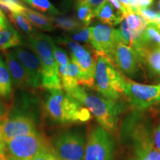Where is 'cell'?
<instances>
[{
    "mask_svg": "<svg viewBox=\"0 0 160 160\" xmlns=\"http://www.w3.org/2000/svg\"><path fill=\"white\" fill-rule=\"evenodd\" d=\"M66 93L88 110L104 129L111 134L117 132L119 117L124 110L122 103L91 93L79 85Z\"/></svg>",
    "mask_w": 160,
    "mask_h": 160,
    "instance_id": "1",
    "label": "cell"
},
{
    "mask_svg": "<svg viewBox=\"0 0 160 160\" xmlns=\"http://www.w3.org/2000/svg\"><path fill=\"white\" fill-rule=\"evenodd\" d=\"M44 111L49 119L59 124L85 122L92 118L88 110L62 89L49 91Z\"/></svg>",
    "mask_w": 160,
    "mask_h": 160,
    "instance_id": "2",
    "label": "cell"
},
{
    "mask_svg": "<svg viewBox=\"0 0 160 160\" xmlns=\"http://www.w3.org/2000/svg\"><path fill=\"white\" fill-rule=\"evenodd\" d=\"M30 47L41 62L42 88L48 91L62 89L58 65L53 57V40L48 35L34 32L28 36Z\"/></svg>",
    "mask_w": 160,
    "mask_h": 160,
    "instance_id": "3",
    "label": "cell"
},
{
    "mask_svg": "<svg viewBox=\"0 0 160 160\" xmlns=\"http://www.w3.org/2000/svg\"><path fill=\"white\" fill-rule=\"evenodd\" d=\"M125 77L111 60L97 53L93 90L106 99L119 101L125 91Z\"/></svg>",
    "mask_w": 160,
    "mask_h": 160,
    "instance_id": "4",
    "label": "cell"
},
{
    "mask_svg": "<svg viewBox=\"0 0 160 160\" xmlns=\"http://www.w3.org/2000/svg\"><path fill=\"white\" fill-rule=\"evenodd\" d=\"M60 43L68 48L71 61L79 68L82 76L81 85L88 88L93 89L94 73L97 53L91 45H82L77 42L65 37L59 39Z\"/></svg>",
    "mask_w": 160,
    "mask_h": 160,
    "instance_id": "5",
    "label": "cell"
},
{
    "mask_svg": "<svg viewBox=\"0 0 160 160\" xmlns=\"http://www.w3.org/2000/svg\"><path fill=\"white\" fill-rule=\"evenodd\" d=\"M51 148L45 136L39 132L20 136L5 142L8 160H28Z\"/></svg>",
    "mask_w": 160,
    "mask_h": 160,
    "instance_id": "6",
    "label": "cell"
},
{
    "mask_svg": "<svg viewBox=\"0 0 160 160\" xmlns=\"http://www.w3.org/2000/svg\"><path fill=\"white\" fill-rule=\"evenodd\" d=\"M123 130L131 137L139 160L157 148L148 123L138 113H133L128 118L123 125Z\"/></svg>",
    "mask_w": 160,
    "mask_h": 160,
    "instance_id": "7",
    "label": "cell"
},
{
    "mask_svg": "<svg viewBox=\"0 0 160 160\" xmlns=\"http://www.w3.org/2000/svg\"><path fill=\"white\" fill-rule=\"evenodd\" d=\"M125 80L123 95L136 111H145L153 105H160V83L140 84L126 77Z\"/></svg>",
    "mask_w": 160,
    "mask_h": 160,
    "instance_id": "8",
    "label": "cell"
},
{
    "mask_svg": "<svg viewBox=\"0 0 160 160\" xmlns=\"http://www.w3.org/2000/svg\"><path fill=\"white\" fill-rule=\"evenodd\" d=\"M86 142L82 133L68 131L55 138L53 149L59 160H84Z\"/></svg>",
    "mask_w": 160,
    "mask_h": 160,
    "instance_id": "9",
    "label": "cell"
},
{
    "mask_svg": "<svg viewBox=\"0 0 160 160\" xmlns=\"http://www.w3.org/2000/svg\"><path fill=\"white\" fill-rule=\"evenodd\" d=\"M114 142L112 134L100 125L90 131L84 160H113Z\"/></svg>",
    "mask_w": 160,
    "mask_h": 160,
    "instance_id": "10",
    "label": "cell"
},
{
    "mask_svg": "<svg viewBox=\"0 0 160 160\" xmlns=\"http://www.w3.org/2000/svg\"><path fill=\"white\" fill-rule=\"evenodd\" d=\"M122 41L118 29L104 24L91 27L90 45L99 55L111 59L118 42Z\"/></svg>",
    "mask_w": 160,
    "mask_h": 160,
    "instance_id": "11",
    "label": "cell"
},
{
    "mask_svg": "<svg viewBox=\"0 0 160 160\" xmlns=\"http://www.w3.org/2000/svg\"><path fill=\"white\" fill-rule=\"evenodd\" d=\"M131 48L136 58L150 77L160 79V46L137 39Z\"/></svg>",
    "mask_w": 160,
    "mask_h": 160,
    "instance_id": "12",
    "label": "cell"
},
{
    "mask_svg": "<svg viewBox=\"0 0 160 160\" xmlns=\"http://www.w3.org/2000/svg\"><path fill=\"white\" fill-rule=\"evenodd\" d=\"M37 132L34 120L25 114L8 117L0 122V133L4 142L20 136L32 134Z\"/></svg>",
    "mask_w": 160,
    "mask_h": 160,
    "instance_id": "13",
    "label": "cell"
},
{
    "mask_svg": "<svg viewBox=\"0 0 160 160\" xmlns=\"http://www.w3.org/2000/svg\"><path fill=\"white\" fill-rule=\"evenodd\" d=\"M110 60L125 77L129 79L137 77L142 69L131 48L121 40L116 45Z\"/></svg>",
    "mask_w": 160,
    "mask_h": 160,
    "instance_id": "14",
    "label": "cell"
},
{
    "mask_svg": "<svg viewBox=\"0 0 160 160\" xmlns=\"http://www.w3.org/2000/svg\"><path fill=\"white\" fill-rule=\"evenodd\" d=\"M12 51L28 75L31 88H42L41 62L37 53L33 50L31 51L21 46L15 48Z\"/></svg>",
    "mask_w": 160,
    "mask_h": 160,
    "instance_id": "15",
    "label": "cell"
},
{
    "mask_svg": "<svg viewBox=\"0 0 160 160\" xmlns=\"http://www.w3.org/2000/svg\"><path fill=\"white\" fill-rule=\"evenodd\" d=\"M6 65L11 73L12 82L16 87L26 88H31L30 78L26 73L25 68L18 59L16 57L12 51H5V52Z\"/></svg>",
    "mask_w": 160,
    "mask_h": 160,
    "instance_id": "16",
    "label": "cell"
},
{
    "mask_svg": "<svg viewBox=\"0 0 160 160\" xmlns=\"http://www.w3.org/2000/svg\"><path fill=\"white\" fill-rule=\"evenodd\" d=\"M58 70L62 86L65 92L81 85L82 76L79 68L71 60L65 67H58Z\"/></svg>",
    "mask_w": 160,
    "mask_h": 160,
    "instance_id": "17",
    "label": "cell"
},
{
    "mask_svg": "<svg viewBox=\"0 0 160 160\" xmlns=\"http://www.w3.org/2000/svg\"><path fill=\"white\" fill-rule=\"evenodd\" d=\"M94 15L102 23L112 28L121 23L124 19L122 15L117 12L115 13L114 8L109 2L108 0H106L105 2L95 10Z\"/></svg>",
    "mask_w": 160,
    "mask_h": 160,
    "instance_id": "18",
    "label": "cell"
},
{
    "mask_svg": "<svg viewBox=\"0 0 160 160\" xmlns=\"http://www.w3.org/2000/svg\"><path fill=\"white\" fill-rule=\"evenodd\" d=\"M22 42V38L18 31L9 22L5 28L0 31V50H6L19 47Z\"/></svg>",
    "mask_w": 160,
    "mask_h": 160,
    "instance_id": "19",
    "label": "cell"
},
{
    "mask_svg": "<svg viewBox=\"0 0 160 160\" xmlns=\"http://www.w3.org/2000/svg\"><path fill=\"white\" fill-rule=\"evenodd\" d=\"M22 14L27 18L28 20L37 28L44 31H52L54 29L53 24H52L51 17L41 14L37 11L33 10L26 8L23 11Z\"/></svg>",
    "mask_w": 160,
    "mask_h": 160,
    "instance_id": "20",
    "label": "cell"
},
{
    "mask_svg": "<svg viewBox=\"0 0 160 160\" xmlns=\"http://www.w3.org/2000/svg\"><path fill=\"white\" fill-rule=\"evenodd\" d=\"M13 82L6 63L0 57V97L9 99L13 96Z\"/></svg>",
    "mask_w": 160,
    "mask_h": 160,
    "instance_id": "21",
    "label": "cell"
},
{
    "mask_svg": "<svg viewBox=\"0 0 160 160\" xmlns=\"http://www.w3.org/2000/svg\"><path fill=\"white\" fill-rule=\"evenodd\" d=\"M122 17L127 22L130 31L133 33L135 40H137L145 30L148 23L139 14L133 11L127 12Z\"/></svg>",
    "mask_w": 160,
    "mask_h": 160,
    "instance_id": "22",
    "label": "cell"
},
{
    "mask_svg": "<svg viewBox=\"0 0 160 160\" xmlns=\"http://www.w3.org/2000/svg\"><path fill=\"white\" fill-rule=\"evenodd\" d=\"M54 28H59L67 32H73L85 28L78 19L66 17H51Z\"/></svg>",
    "mask_w": 160,
    "mask_h": 160,
    "instance_id": "23",
    "label": "cell"
},
{
    "mask_svg": "<svg viewBox=\"0 0 160 160\" xmlns=\"http://www.w3.org/2000/svg\"><path fill=\"white\" fill-rule=\"evenodd\" d=\"M76 11L78 20L85 27H89L93 18H95L94 11L88 5L82 2L76 3Z\"/></svg>",
    "mask_w": 160,
    "mask_h": 160,
    "instance_id": "24",
    "label": "cell"
},
{
    "mask_svg": "<svg viewBox=\"0 0 160 160\" xmlns=\"http://www.w3.org/2000/svg\"><path fill=\"white\" fill-rule=\"evenodd\" d=\"M8 17L12 23L14 24L18 28L25 33L26 34L29 36L34 33L31 22L22 13H9Z\"/></svg>",
    "mask_w": 160,
    "mask_h": 160,
    "instance_id": "25",
    "label": "cell"
},
{
    "mask_svg": "<svg viewBox=\"0 0 160 160\" xmlns=\"http://www.w3.org/2000/svg\"><path fill=\"white\" fill-rule=\"evenodd\" d=\"M138 39L160 46V29L153 24H148Z\"/></svg>",
    "mask_w": 160,
    "mask_h": 160,
    "instance_id": "26",
    "label": "cell"
},
{
    "mask_svg": "<svg viewBox=\"0 0 160 160\" xmlns=\"http://www.w3.org/2000/svg\"><path fill=\"white\" fill-rule=\"evenodd\" d=\"M38 11L52 15L59 14V12L49 0H22Z\"/></svg>",
    "mask_w": 160,
    "mask_h": 160,
    "instance_id": "27",
    "label": "cell"
},
{
    "mask_svg": "<svg viewBox=\"0 0 160 160\" xmlns=\"http://www.w3.org/2000/svg\"><path fill=\"white\" fill-rule=\"evenodd\" d=\"M68 39L73 41L80 42L90 44V39H91V27H85L83 28L78 30V31L70 32Z\"/></svg>",
    "mask_w": 160,
    "mask_h": 160,
    "instance_id": "28",
    "label": "cell"
},
{
    "mask_svg": "<svg viewBox=\"0 0 160 160\" xmlns=\"http://www.w3.org/2000/svg\"><path fill=\"white\" fill-rule=\"evenodd\" d=\"M0 7L13 13H22L26 8L18 0H0Z\"/></svg>",
    "mask_w": 160,
    "mask_h": 160,
    "instance_id": "29",
    "label": "cell"
},
{
    "mask_svg": "<svg viewBox=\"0 0 160 160\" xmlns=\"http://www.w3.org/2000/svg\"><path fill=\"white\" fill-rule=\"evenodd\" d=\"M118 31H119V33L123 43L131 47L132 43L135 41V38L133 37V33H131V31H130L127 22L125 19H123L122 22L120 23V27L119 29H118Z\"/></svg>",
    "mask_w": 160,
    "mask_h": 160,
    "instance_id": "30",
    "label": "cell"
},
{
    "mask_svg": "<svg viewBox=\"0 0 160 160\" xmlns=\"http://www.w3.org/2000/svg\"><path fill=\"white\" fill-rule=\"evenodd\" d=\"M53 57L58 67H65L71 62L65 51L55 45H53Z\"/></svg>",
    "mask_w": 160,
    "mask_h": 160,
    "instance_id": "31",
    "label": "cell"
},
{
    "mask_svg": "<svg viewBox=\"0 0 160 160\" xmlns=\"http://www.w3.org/2000/svg\"><path fill=\"white\" fill-rule=\"evenodd\" d=\"M137 13L145 20L148 25V24L156 25L158 21V18H159V13L148 8H140Z\"/></svg>",
    "mask_w": 160,
    "mask_h": 160,
    "instance_id": "32",
    "label": "cell"
},
{
    "mask_svg": "<svg viewBox=\"0 0 160 160\" xmlns=\"http://www.w3.org/2000/svg\"><path fill=\"white\" fill-rule=\"evenodd\" d=\"M56 154L53 151V148H51L41 152L38 155L28 160H54Z\"/></svg>",
    "mask_w": 160,
    "mask_h": 160,
    "instance_id": "33",
    "label": "cell"
},
{
    "mask_svg": "<svg viewBox=\"0 0 160 160\" xmlns=\"http://www.w3.org/2000/svg\"><path fill=\"white\" fill-rule=\"evenodd\" d=\"M10 111H11L10 106L2 99H0V122L8 117Z\"/></svg>",
    "mask_w": 160,
    "mask_h": 160,
    "instance_id": "34",
    "label": "cell"
},
{
    "mask_svg": "<svg viewBox=\"0 0 160 160\" xmlns=\"http://www.w3.org/2000/svg\"><path fill=\"white\" fill-rule=\"evenodd\" d=\"M106 0H77V2H82L88 5L93 11L98 8Z\"/></svg>",
    "mask_w": 160,
    "mask_h": 160,
    "instance_id": "35",
    "label": "cell"
},
{
    "mask_svg": "<svg viewBox=\"0 0 160 160\" xmlns=\"http://www.w3.org/2000/svg\"><path fill=\"white\" fill-rule=\"evenodd\" d=\"M108 2L110 3L111 4L112 6H113L114 8L117 10V13H120L121 15H124L125 13H127V12H128L129 11H128L127 9L125 8L124 6L122 5L121 3L119 2L118 0H108Z\"/></svg>",
    "mask_w": 160,
    "mask_h": 160,
    "instance_id": "36",
    "label": "cell"
},
{
    "mask_svg": "<svg viewBox=\"0 0 160 160\" xmlns=\"http://www.w3.org/2000/svg\"><path fill=\"white\" fill-rule=\"evenodd\" d=\"M153 139L155 147L160 151V124L153 131Z\"/></svg>",
    "mask_w": 160,
    "mask_h": 160,
    "instance_id": "37",
    "label": "cell"
},
{
    "mask_svg": "<svg viewBox=\"0 0 160 160\" xmlns=\"http://www.w3.org/2000/svg\"><path fill=\"white\" fill-rule=\"evenodd\" d=\"M0 159L8 160L7 158H6V155H5V142H4L2 138L1 133H0Z\"/></svg>",
    "mask_w": 160,
    "mask_h": 160,
    "instance_id": "38",
    "label": "cell"
},
{
    "mask_svg": "<svg viewBox=\"0 0 160 160\" xmlns=\"http://www.w3.org/2000/svg\"><path fill=\"white\" fill-rule=\"evenodd\" d=\"M131 2V8L132 11L137 13L138 11L141 8V6L139 5V0H130Z\"/></svg>",
    "mask_w": 160,
    "mask_h": 160,
    "instance_id": "39",
    "label": "cell"
},
{
    "mask_svg": "<svg viewBox=\"0 0 160 160\" xmlns=\"http://www.w3.org/2000/svg\"><path fill=\"white\" fill-rule=\"evenodd\" d=\"M139 2L141 8H146L150 7L153 4V0H139Z\"/></svg>",
    "mask_w": 160,
    "mask_h": 160,
    "instance_id": "40",
    "label": "cell"
},
{
    "mask_svg": "<svg viewBox=\"0 0 160 160\" xmlns=\"http://www.w3.org/2000/svg\"><path fill=\"white\" fill-rule=\"evenodd\" d=\"M0 22H1L4 28H5L7 26L8 23V22L7 21V19H6L5 16L4 14V13L1 10V8H0Z\"/></svg>",
    "mask_w": 160,
    "mask_h": 160,
    "instance_id": "41",
    "label": "cell"
},
{
    "mask_svg": "<svg viewBox=\"0 0 160 160\" xmlns=\"http://www.w3.org/2000/svg\"><path fill=\"white\" fill-rule=\"evenodd\" d=\"M118 1H119V2L128 10V11H132L131 8V2H130V0H118Z\"/></svg>",
    "mask_w": 160,
    "mask_h": 160,
    "instance_id": "42",
    "label": "cell"
},
{
    "mask_svg": "<svg viewBox=\"0 0 160 160\" xmlns=\"http://www.w3.org/2000/svg\"><path fill=\"white\" fill-rule=\"evenodd\" d=\"M155 25H157V27L160 29V12L159 13V18H158V21Z\"/></svg>",
    "mask_w": 160,
    "mask_h": 160,
    "instance_id": "43",
    "label": "cell"
},
{
    "mask_svg": "<svg viewBox=\"0 0 160 160\" xmlns=\"http://www.w3.org/2000/svg\"><path fill=\"white\" fill-rule=\"evenodd\" d=\"M3 28H5L3 27L2 25V24H1V22H0V31H2V30Z\"/></svg>",
    "mask_w": 160,
    "mask_h": 160,
    "instance_id": "44",
    "label": "cell"
},
{
    "mask_svg": "<svg viewBox=\"0 0 160 160\" xmlns=\"http://www.w3.org/2000/svg\"><path fill=\"white\" fill-rule=\"evenodd\" d=\"M158 7H159V12H160V0H159V2H158Z\"/></svg>",
    "mask_w": 160,
    "mask_h": 160,
    "instance_id": "45",
    "label": "cell"
},
{
    "mask_svg": "<svg viewBox=\"0 0 160 160\" xmlns=\"http://www.w3.org/2000/svg\"><path fill=\"white\" fill-rule=\"evenodd\" d=\"M54 160H59V159H58V157H57V155H56V157H55V159H54Z\"/></svg>",
    "mask_w": 160,
    "mask_h": 160,
    "instance_id": "46",
    "label": "cell"
},
{
    "mask_svg": "<svg viewBox=\"0 0 160 160\" xmlns=\"http://www.w3.org/2000/svg\"><path fill=\"white\" fill-rule=\"evenodd\" d=\"M0 160H1V159H0Z\"/></svg>",
    "mask_w": 160,
    "mask_h": 160,
    "instance_id": "47",
    "label": "cell"
}]
</instances>
